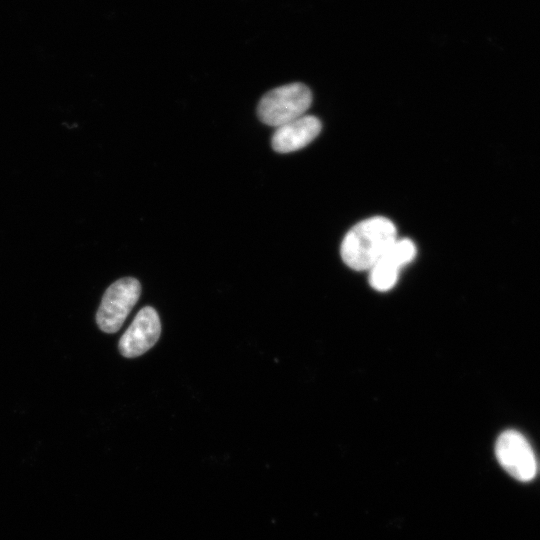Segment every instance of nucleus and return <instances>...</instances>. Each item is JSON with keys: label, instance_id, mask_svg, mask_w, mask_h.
Masks as SVG:
<instances>
[{"label": "nucleus", "instance_id": "1", "mask_svg": "<svg viewBox=\"0 0 540 540\" xmlns=\"http://www.w3.org/2000/svg\"><path fill=\"white\" fill-rule=\"evenodd\" d=\"M396 239L394 223L383 216H374L357 223L346 233L340 254L348 267L369 270Z\"/></svg>", "mask_w": 540, "mask_h": 540}, {"label": "nucleus", "instance_id": "2", "mask_svg": "<svg viewBox=\"0 0 540 540\" xmlns=\"http://www.w3.org/2000/svg\"><path fill=\"white\" fill-rule=\"evenodd\" d=\"M311 102L312 94L306 85L286 84L268 91L260 99L257 114L261 122L277 128L303 116Z\"/></svg>", "mask_w": 540, "mask_h": 540}, {"label": "nucleus", "instance_id": "3", "mask_svg": "<svg viewBox=\"0 0 540 540\" xmlns=\"http://www.w3.org/2000/svg\"><path fill=\"white\" fill-rule=\"evenodd\" d=\"M141 294V284L133 277L112 283L105 291L96 314L99 328L106 333L117 332Z\"/></svg>", "mask_w": 540, "mask_h": 540}, {"label": "nucleus", "instance_id": "4", "mask_svg": "<svg viewBox=\"0 0 540 540\" xmlns=\"http://www.w3.org/2000/svg\"><path fill=\"white\" fill-rule=\"evenodd\" d=\"M495 455L499 464L513 478L528 482L537 472V461L528 440L516 430H506L497 438Z\"/></svg>", "mask_w": 540, "mask_h": 540}, {"label": "nucleus", "instance_id": "5", "mask_svg": "<svg viewBox=\"0 0 540 540\" xmlns=\"http://www.w3.org/2000/svg\"><path fill=\"white\" fill-rule=\"evenodd\" d=\"M161 323L157 311L150 306L143 307L119 340V351L127 358L138 357L158 341Z\"/></svg>", "mask_w": 540, "mask_h": 540}, {"label": "nucleus", "instance_id": "6", "mask_svg": "<svg viewBox=\"0 0 540 540\" xmlns=\"http://www.w3.org/2000/svg\"><path fill=\"white\" fill-rule=\"evenodd\" d=\"M321 131L320 120L311 115H303L276 128L271 144L278 153H290L304 148Z\"/></svg>", "mask_w": 540, "mask_h": 540}, {"label": "nucleus", "instance_id": "7", "mask_svg": "<svg viewBox=\"0 0 540 540\" xmlns=\"http://www.w3.org/2000/svg\"><path fill=\"white\" fill-rule=\"evenodd\" d=\"M368 271L370 285L377 291L385 292L396 284L400 268L381 257Z\"/></svg>", "mask_w": 540, "mask_h": 540}, {"label": "nucleus", "instance_id": "8", "mask_svg": "<svg viewBox=\"0 0 540 540\" xmlns=\"http://www.w3.org/2000/svg\"><path fill=\"white\" fill-rule=\"evenodd\" d=\"M416 255L415 244L407 238L396 239L383 255L400 269L409 264Z\"/></svg>", "mask_w": 540, "mask_h": 540}]
</instances>
